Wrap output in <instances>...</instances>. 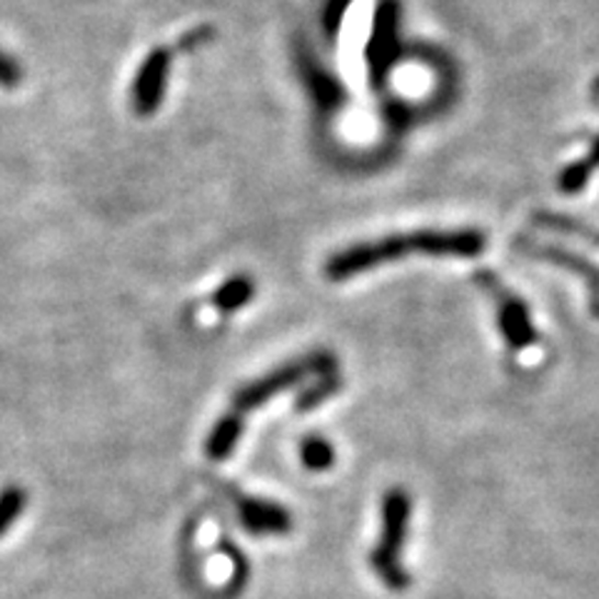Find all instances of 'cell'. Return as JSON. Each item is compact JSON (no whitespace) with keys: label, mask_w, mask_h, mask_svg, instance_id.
Returning a JSON list of instances; mask_svg holds the SVG:
<instances>
[{"label":"cell","mask_w":599,"mask_h":599,"mask_svg":"<svg viewBox=\"0 0 599 599\" xmlns=\"http://www.w3.org/2000/svg\"><path fill=\"white\" fill-rule=\"evenodd\" d=\"M485 250V235L477 230H417L405 235H389L375 242L350 245L328 260L325 275L330 280H348L358 272L372 270L385 262L399 260L412 252L422 256H457L475 258Z\"/></svg>","instance_id":"6da1fadb"},{"label":"cell","mask_w":599,"mask_h":599,"mask_svg":"<svg viewBox=\"0 0 599 599\" xmlns=\"http://www.w3.org/2000/svg\"><path fill=\"white\" fill-rule=\"evenodd\" d=\"M410 495L405 489H389L383 499V534H380L377 547L372 550L370 565L375 575L383 579L387 589L403 592L410 587V575L403 567V547L410 528Z\"/></svg>","instance_id":"7a4b0ae2"},{"label":"cell","mask_w":599,"mask_h":599,"mask_svg":"<svg viewBox=\"0 0 599 599\" xmlns=\"http://www.w3.org/2000/svg\"><path fill=\"white\" fill-rule=\"evenodd\" d=\"M477 283L483 285L495 300L499 330H502L507 344H510V348L517 352L532 348V344L540 340V335H538V330H534L528 305H524L520 297L512 295L510 290L499 283L493 272H479Z\"/></svg>","instance_id":"3957f363"},{"label":"cell","mask_w":599,"mask_h":599,"mask_svg":"<svg viewBox=\"0 0 599 599\" xmlns=\"http://www.w3.org/2000/svg\"><path fill=\"white\" fill-rule=\"evenodd\" d=\"M310 372H335V360L330 355H315L307 360L293 362V365H285L275 372H270L268 377L258 380V383H252L248 387H242L238 395H235V412H248L256 410L262 403H268L272 395L283 393V389L293 387L300 380L310 375Z\"/></svg>","instance_id":"277c9868"},{"label":"cell","mask_w":599,"mask_h":599,"mask_svg":"<svg viewBox=\"0 0 599 599\" xmlns=\"http://www.w3.org/2000/svg\"><path fill=\"white\" fill-rule=\"evenodd\" d=\"M397 18L399 13L395 0H383V3L375 8V23H372L370 43L365 48L372 88H380L385 83L389 68L395 66V60L399 56Z\"/></svg>","instance_id":"5b68a950"},{"label":"cell","mask_w":599,"mask_h":599,"mask_svg":"<svg viewBox=\"0 0 599 599\" xmlns=\"http://www.w3.org/2000/svg\"><path fill=\"white\" fill-rule=\"evenodd\" d=\"M170 63L172 53L168 48H152L148 53V58L143 60L131 90L133 111L138 115H152L160 108L162 95H166L168 88Z\"/></svg>","instance_id":"8992f818"},{"label":"cell","mask_w":599,"mask_h":599,"mask_svg":"<svg viewBox=\"0 0 599 599\" xmlns=\"http://www.w3.org/2000/svg\"><path fill=\"white\" fill-rule=\"evenodd\" d=\"M240 522L250 534H285L293 528V520L285 507L275 502H265V499L245 497L238 502Z\"/></svg>","instance_id":"52a82bcc"},{"label":"cell","mask_w":599,"mask_h":599,"mask_svg":"<svg viewBox=\"0 0 599 599\" xmlns=\"http://www.w3.org/2000/svg\"><path fill=\"white\" fill-rule=\"evenodd\" d=\"M522 248L528 250L532 258L555 262V265L567 268L569 272H577V275L587 283L589 300H592V313L599 317V268L597 265H592V262H587L577 256H572V252H567V250L555 248V245H522Z\"/></svg>","instance_id":"ba28073f"},{"label":"cell","mask_w":599,"mask_h":599,"mask_svg":"<svg viewBox=\"0 0 599 599\" xmlns=\"http://www.w3.org/2000/svg\"><path fill=\"white\" fill-rule=\"evenodd\" d=\"M240 434H242V415L233 410L230 415H225L223 420H217L211 438H207V444H205L207 457L217 462L228 457L235 444H238Z\"/></svg>","instance_id":"9c48e42d"},{"label":"cell","mask_w":599,"mask_h":599,"mask_svg":"<svg viewBox=\"0 0 599 599\" xmlns=\"http://www.w3.org/2000/svg\"><path fill=\"white\" fill-rule=\"evenodd\" d=\"M252 295H256V285H252V280L248 275H235L228 280V283L215 290L213 305L223 313H235L248 305Z\"/></svg>","instance_id":"30bf717a"},{"label":"cell","mask_w":599,"mask_h":599,"mask_svg":"<svg viewBox=\"0 0 599 599\" xmlns=\"http://www.w3.org/2000/svg\"><path fill=\"white\" fill-rule=\"evenodd\" d=\"M538 225H542V228H550V230H557V233H565V235H575V238H579V240L599 245V230L589 228V225L579 223V221H572V217H565V215L542 213V215H538Z\"/></svg>","instance_id":"8fae6325"},{"label":"cell","mask_w":599,"mask_h":599,"mask_svg":"<svg viewBox=\"0 0 599 599\" xmlns=\"http://www.w3.org/2000/svg\"><path fill=\"white\" fill-rule=\"evenodd\" d=\"M310 88L323 111H338V108L342 105V88L338 86V80L328 76V72L323 70L315 72V76L310 78Z\"/></svg>","instance_id":"7c38bea8"},{"label":"cell","mask_w":599,"mask_h":599,"mask_svg":"<svg viewBox=\"0 0 599 599\" xmlns=\"http://www.w3.org/2000/svg\"><path fill=\"white\" fill-rule=\"evenodd\" d=\"M300 452H303V465L313 472L330 470L335 465L332 444L325 442L323 438H307Z\"/></svg>","instance_id":"4fadbf2b"},{"label":"cell","mask_w":599,"mask_h":599,"mask_svg":"<svg viewBox=\"0 0 599 599\" xmlns=\"http://www.w3.org/2000/svg\"><path fill=\"white\" fill-rule=\"evenodd\" d=\"M25 510V493L18 487H8L0 493V534L15 522V517Z\"/></svg>","instance_id":"5bb4252c"},{"label":"cell","mask_w":599,"mask_h":599,"mask_svg":"<svg viewBox=\"0 0 599 599\" xmlns=\"http://www.w3.org/2000/svg\"><path fill=\"white\" fill-rule=\"evenodd\" d=\"M589 172H592V170H589V166L585 160L575 162V166H569L565 172H562L560 188L565 190V193H577V190H583L587 185Z\"/></svg>","instance_id":"9a60e30c"},{"label":"cell","mask_w":599,"mask_h":599,"mask_svg":"<svg viewBox=\"0 0 599 599\" xmlns=\"http://www.w3.org/2000/svg\"><path fill=\"white\" fill-rule=\"evenodd\" d=\"M350 3L352 0H328V3H325L323 25H325V31H328V35H335L340 31L342 18H344V13H348Z\"/></svg>","instance_id":"2e32d148"},{"label":"cell","mask_w":599,"mask_h":599,"mask_svg":"<svg viewBox=\"0 0 599 599\" xmlns=\"http://www.w3.org/2000/svg\"><path fill=\"white\" fill-rule=\"evenodd\" d=\"M21 80H23L21 66H18L11 56H5V53L0 50V88H8V90L18 88L21 86Z\"/></svg>","instance_id":"e0dca14e"},{"label":"cell","mask_w":599,"mask_h":599,"mask_svg":"<svg viewBox=\"0 0 599 599\" xmlns=\"http://www.w3.org/2000/svg\"><path fill=\"white\" fill-rule=\"evenodd\" d=\"M213 35H215V31L211 29V25H197V29L188 31V33L183 35V38L178 41V48H180V50H185V53H193V50L200 48V45L211 43V41H213Z\"/></svg>","instance_id":"ac0fdd59"},{"label":"cell","mask_w":599,"mask_h":599,"mask_svg":"<svg viewBox=\"0 0 599 599\" xmlns=\"http://www.w3.org/2000/svg\"><path fill=\"white\" fill-rule=\"evenodd\" d=\"M585 162L589 166V170H592L595 166H599V140L595 143V148H592V152H589V158Z\"/></svg>","instance_id":"d6986e66"}]
</instances>
